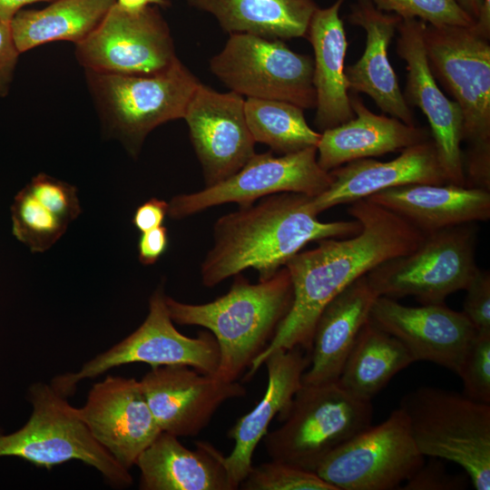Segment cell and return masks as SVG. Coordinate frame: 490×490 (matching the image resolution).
I'll use <instances>...</instances> for the list:
<instances>
[{"label": "cell", "mask_w": 490, "mask_h": 490, "mask_svg": "<svg viewBox=\"0 0 490 490\" xmlns=\"http://www.w3.org/2000/svg\"><path fill=\"white\" fill-rule=\"evenodd\" d=\"M348 212L361 224L357 234L320 240L316 248L300 250L286 262L293 286L291 308L244 379L252 378L277 350L300 348L309 355L324 307L382 262L414 250L425 237L403 218L368 199L351 203Z\"/></svg>", "instance_id": "6da1fadb"}, {"label": "cell", "mask_w": 490, "mask_h": 490, "mask_svg": "<svg viewBox=\"0 0 490 490\" xmlns=\"http://www.w3.org/2000/svg\"><path fill=\"white\" fill-rule=\"evenodd\" d=\"M309 198L296 192L275 193L219 218L213 245L201 263L202 284L214 287L247 269L256 270L259 280L267 279L308 243L360 230L356 219L320 221L309 210Z\"/></svg>", "instance_id": "7a4b0ae2"}, {"label": "cell", "mask_w": 490, "mask_h": 490, "mask_svg": "<svg viewBox=\"0 0 490 490\" xmlns=\"http://www.w3.org/2000/svg\"><path fill=\"white\" fill-rule=\"evenodd\" d=\"M293 286L284 266L270 278L250 283L235 275L229 291L203 304H189L166 296L172 320L200 326L216 338L220 349L217 377L238 381L262 353L289 313Z\"/></svg>", "instance_id": "3957f363"}, {"label": "cell", "mask_w": 490, "mask_h": 490, "mask_svg": "<svg viewBox=\"0 0 490 490\" xmlns=\"http://www.w3.org/2000/svg\"><path fill=\"white\" fill-rule=\"evenodd\" d=\"M429 69L461 109L465 166L490 167V44L471 26L431 25L423 32Z\"/></svg>", "instance_id": "277c9868"}, {"label": "cell", "mask_w": 490, "mask_h": 490, "mask_svg": "<svg viewBox=\"0 0 490 490\" xmlns=\"http://www.w3.org/2000/svg\"><path fill=\"white\" fill-rule=\"evenodd\" d=\"M418 450L460 466L476 490L490 489V405L434 387L407 393L398 407Z\"/></svg>", "instance_id": "5b68a950"}, {"label": "cell", "mask_w": 490, "mask_h": 490, "mask_svg": "<svg viewBox=\"0 0 490 490\" xmlns=\"http://www.w3.org/2000/svg\"><path fill=\"white\" fill-rule=\"evenodd\" d=\"M372 417L371 400L338 381L302 384L282 425L263 437L265 449L271 460L315 472L330 452L370 426Z\"/></svg>", "instance_id": "8992f818"}, {"label": "cell", "mask_w": 490, "mask_h": 490, "mask_svg": "<svg viewBox=\"0 0 490 490\" xmlns=\"http://www.w3.org/2000/svg\"><path fill=\"white\" fill-rule=\"evenodd\" d=\"M87 85L105 129L135 154L157 126L183 118L200 82L179 58L152 75L85 70Z\"/></svg>", "instance_id": "52a82bcc"}, {"label": "cell", "mask_w": 490, "mask_h": 490, "mask_svg": "<svg viewBox=\"0 0 490 490\" xmlns=\"http://www.w3.org/2000/svg\"><path fill=\"white\" fill-rule=\"evenodd\" d=\"M28 399L32 413L27 422L11 434L0 433V457H19L45 468L79 460L94 467L113 486L132 484L129 470L93 438L76 407L50 384H33Z\"/></svg>", "instance_id": "ba28073f"}, {"label": "cell", "mask_w": 490, "mask_h": 490, "mask_svg": "<svg viewBox=\"0 0 490 490\" xmlns=\"http://www.w3.org/2000/svg\"><path fill=\"white\" fill-rule=\"evenodd\" d=\"M476 222L425 234L409 253L389 259L368 274L378 296L413 297L422 304H442L465 290L479 268L475 263Z\"/></svg>", "instance_id": "9c48e42d"}, {"label": "cell", "mask_w": 490, "mask_h": 490, "mask_svg": "<svg viewBox=\"0 0 490 490\" xmlns=\"http://www.w3.org/2000/svg\"><path fill=\"white\" fill-rule=\"evenodd\" d=\"M132 363H145L152 368L183 365L214 375L220 363V349L210 331L191 338L176 329L168 311L164 289L159 287L150 297L146 318L135 331L83 364L78 371L54 377L50 385L67 397L82 380Z\"/></svg>", "instance_id": "30bf717a"}, {"label": "cell", "mask_w": 490, "mask_h": 490, "mask_svg": "<svg viewBox=\"0 0 490 490\" xmlns=\"http://www.w3.org/2000/svg\"><path fill=\"white\" fill-rule=\"evenodd\" d=\"M313 58L290 50L282 41L230 34L210 60L211 73L231 92L246 98L316 107Z\"/></svg>", "instance_id": "8fae6325"}, {"label": "cell", "mask_w": 490, "mask_h": 490, "mask_svg": "<svg viewBox=\"0 0 490 490\" xmlns=\"http://www.w3.org/2000/svg\"><path fill=\"white\" fill-rule=\"evenodd\" d=\"M425 464L404 412L397 407L330 452L315 473L337 490H391Z\"/></svg>", "instance_id": "7c38bea8"}, {"label": "cell", "mask_w": 490, "mask_h": 490, "mask_svg": "<svg viewBox=\"0 0 490 490\" xmlns=\"http://www.w3.org/2000/svg\"><path fill=\"white\" fill-rule=\"evenodd\" d=\"M75 56L84 70L127 75L159 74L178 59L168 24L156 6L130 13L116 2L75 44Z\"/></svg>", "instance_id": "4fadbf2b"}, {"label": "cell", "mask_w": 490, "mask_h": 490, "mask_svg": "<svg viewBox=\"0 0 490 490\" xmlns=\"http://www.w3.org/2000/svg\"><path fill=\"white\" fill-rule=\"evenodd\" d=\"M332 181L329 172L318 163L317 147L274 156L271 152L255 153L237 172L216 184L169 202L168 215L182 219L211 207L234 202L246 206L258 199L279 192L309 197L326 191Z\"/></svg>", "instance_id": "5bb4252c"}, {"label": "cell", "mask_w": 490, "mask_h": 490, "mask_svg": "<svg viewBox=\"0 0 490 490\" xmlns=\"http://www.w3.org/2000/svg\"><path fill=\"white\" fill-rule=\"evenodd\" d=\"M243 96L200 83L184 113L206 187L229 178L256 153Z\"/></svg>", "instance_id": "9a60e30c"}, {"label": "cell", "mask_w": 490, "mask_h": 490, "mask_svg": "<svg viewBox=\"0 0 490 490\" xmlns=\"http://www.w3.org/2000/svg\"><path fill=\"white\" fill-rule=\"evenodd\" d=\"M139 382L160 429L177 437L198 436L223 403L247 394L238 381L183 365L152 368Z\"/></svg>", "instance_id": "2e32d148"}, {"label": "cell", "mask_w": 490, "mask_h": 490, "mask_svg": "<svg viewBox=\"0 0 490 490\" xmlns=\"http://www.w3.org/2000/svg\"><path fill=\"white\" fill-rule=\"evenodd\" d=\"M425 25L415 18L402 19L397 25V53L407 64L402 93L408 106L419 108L426 115L447 182L465 186L462 113L458 104L444 94L429 69L423 41Z\"/></svg>", "instance_id": "e0dca14e"}, {"label": "cell", "mask_w": 490, "mask_h": 490, "mask_svg": "<svg viewBox=\"0 0 490 490\" xmlns=\"http://www.w3.org/2000/svg\"><path fill=\"white\" fill-rule=\"evenodd\" d=\"M76 410L93 438L128 470L162 432L132 377H106Z\"/></svg>", "instance_id": "ac0fdd59"}, {"label": "cell", "mask_w": 490, "mask_h": 490, "mask_svg": "<svg viewBox=\"0 0 490 490\" xmlns=\"http://www.w3.org/2000/svg\"><path fill=\"white\" fill-rule=\"evenodd\" d=\"M369 319L397 338L414 362L429 361L456 375L476 332L462 311L444 303L408 307L384 296L374 301Z\"/></svg>", "instance_id": "d6986e66"}, {"label": "cell", "mask_w": 490, "mask_h": 490, "mask_svg": "<svg viewBox=\"0 0 490 490\" xmlns=\"http://www.w3.org/2000/svg\"><path fill=\"white\" fill-rule=\"evenodd\" d=\"M329 173L332 177L329 187L309 198V210L315 215L401 185L447 183L432 139L402 150L399 156L391 161L359 159L337 167Z\"/></svg>", "instance_id": "ffe728a7"}, {"label": "cell", "mask_w": 490, "mask_h": 490, "mask_svg": "<svg viewBox=\"0 0 490 490\" xmlns=\"http://www.w3.org/2000/svg\"><path fill=\"white\" fill-rule=\"evenodd\" d=\"M347 19L352 25L363 28L367 36L361 57L345 67L348 90L368 94L383 113L407 125H416L387 57L388 46L402 18L378 10L370 0H357Z\"/></svg>", "instance_id": "44dd1931"}, {"label": "cell", "mask_w": 490, "mask_h": 490, "mask_svg": "<svg viewBox=\"0 0 490 490\" xmlns=\"http://www.w3.org/2000/svg\"><path fill=\"white\" fill-rule=\"evenodd\" d=\"M263 365L268 370V385L262 398L252 410L239 418L227 434L234 441V447L225 456V466L236 489L250 472L254 451L271 421L277 416L282 422L287 416L294 396L302 386L309 356L300 348L277 350Z\"/></svg>", "instance_id": "7402d4cb"}, {"label": "cell", "mask_w": 490, "mask_h": 490, "mask_svg": "<svg viewBox=\"0 0 490 490\" xmlns=\"http://www.w3.org/2000/svg\"><path fill=\"white\" fill-rule=\"evenodd\" d=\"M378 297L364 275L334 297L320 312L314 328L309 366L302 384L338 381L347 357Z\"/></svg>", "instance_id": "603a6c76"}, {"label": "cell", "mask_w": 490, "mask_h": 490, "mask_svg": "<svg viewBox=\"0 0 490 490\" xmlns=\"http://www.w3.org/2000/svg\"><path fill=\"white\" fill-rule=\"evenodd\" d=\"M349 100L355 116L320 132L317 160L327 172L356 160L401 152L432 139L431 132L426 128L374 113L357 93L350 92Z\"/></svg>", "instance_id": "cb8c5ba5"}, {"label": "cell", "mask_w": 490, "mask_h": 490, "mask_svg": "<svg viewBox=\"0 0 490 490\" xmlns=\"http://www.w3.org/2000/svg\"><path fill=\"white\" fill-rule=\"evenodd\" d=\"M367 199L425 234L490 218L489 190L466 185L412 183L381 191Z\"/></svg>", "instance_id": "d4e9b609"}, {"label": "cell", "mask_w": 490, "mask_h": 490, "mask_svg": "<svg viewBox=\"0 0 490 490\" xmlns=\"http://www.w3.org/2000/svg\"><path fill=\"white\" fill-rule=\"evenodd\" d=\"M179 437L161 432L138 456L142 490H235L225 456L211 443L185 447Z\"/></svg>", "instance_id": "484cf974"}, {"label": "cell", "mask_w": 490, "mask_h": 490, "mask_svg": "<svg viewBox=\"0 0 490 490\" xmlns=\"http://www.w3.org/2000/svg\"><path fill=\"white\" fill-rule=\"evenodd\" d=\"M345 0L318 7L306 38L314 51L313 85L316 92L315 125L321 132L351 120L355 114L345 75L348 43L339 11Z\"/></svg>", "instance_id": "4316f807"}, {"label": "cell", "mask_w": 490, "mask_h": 490, "mask_svg": "<svg viewBox=\"0 0 490 490\" xmlns=\"http://www.w3.org/2000/svg\"><path fill=\"white\" fill-rule=\"evenodd\" d=\"M213 15L230 34H250L268 39L306 37L314 0H185Z\"/></svg>", "instance_id": "83f0119b"}, {"label": "cell", "mask_w": 490, "mask_h": 490, "mask_svg": "<svg viewBox=\"0 0 490 490\" xmlns=\"http://www.w3.org/2000/svg\"><path fill=\"white\" fill-rule=\"evenodd\" d=\"M116 0H54L39 10L20 9L11 19L19 53L38 45L83 40L102 21Z\"/></svg>", "instance_id": "f1b7e54d"}, {"label": "cell", "mask_w": 490, "mask_h": 490, "mask_svg": "<svg viewBox=\"0 0 490 490\" xmlns=\"http://www.w3.org/2000/svg\"><path fill=\"white\" fill-rule=\"evenodd\" d=\"M412 363L406 347L368 318L347 357L338 383L353 395L371 400Z\"/></svg>", "instance_id": "f546056e"}, {"label": "cell", "mask_w": 490, "mask_h": 490, "mask_svg": "<svg viewBox=\"0 0 490 490\" xmlns=\"http://www.w3.org/2000/svg\"><path fill=\"white\" fill-rule=\"evenodd\" d=\"M301 107L279 100L246 98L244 112L256 142L279 154L317 147L320 132L308 124Z\"/></svg>", "instance_id": "4dcf8cb0"}, {"label": "cell", "mask_w": 490, "mask_h": 490, "mask_svg": "<svg viewBox=\"0 0 490 490\" xmlns=\"http://www.w3.org/2000/svg\"><path fill=\"white\" fill-rule=\"evenodd\" d=\"M11 220L14 236L33 252L48 250L70 223L39 201L26 187L14 199Z\"/></svg>", "instance_id": "1f68e13d"}, {"label": "cell", "mask_w": 490, "mask_h": 490, "mask_svg": "<svg viewBox=\"0 0 490 490\" xmlns=\"http://www.w3.org/2000/svg\"><path fill=\"white\" fill-rule=\"evenodd\" d=\"M239 488L243 490H337L315 472L277 460L252 466Z\"/></svg>", "instance_id": "d6a6232c"}, {"label": "cell", "mask_w": 490, "mask_h": 490, "mask_svg": "<svg viewBox=\"0 0 490 490\" xmlns=\"http://www.w3.org/2000/svg\"><path fill=\"white\" fill-rule=\"evenodd\" d=\"M385 13L402 19L415 18L431 25L471 26L473 19L456 0H370Z\"/></svg>", "instance_id": "836d02e7"}, {"label": "cell", "mask_w": 490, "mask_h": 490, "mask_svg": "<svg viewBox=\"0 0 490 490\" xmlns=\"http://www.w3.org/2000/svg\"><path fill=\"white\" fill-rule=\"evenodd\" d=\"M457 375L466 397L490 405V330L475 332Z\"/></svg>", "instance_id": "e575fe53"}, {"label": "cell", "mask_w": 490, "mask_h": 490, "mask_svg": "<svg viewBox=\"0 0 490 490\" xmlns=\"http://www.w3.org/2000/svg\"><path fill=\"white\" fill-rule=\"evenodd\" d=\"M25 187L39 201L69 222L81 211L76 188L64 181L39 173Z\"/></svg>", "instance_id": "d590c367"}, {"label": "cell", "mask_w": 490, "mask_h": 490, "mask_svg": "<svg viewBox=\"0 0 490 490\" xmlns=\"http://www.w3.org/2000/svg\"><path fill=\"white\" fill-rule=\"evenodd\" d=\"M462 313L476 331L490 330V273L478 270L465 289Z\"/></svg>", "instance_id": "8d00e7d4"}, {"label": "cell", "mask_w": 490, "mask_h": 490, "mask_svg": "<svg viewBox=\"0 0 490 490\" xmlns=\"http://www.w3.org/2000/svg\"><path fill=\"white\" fill-rule=\"evenodd\" d=\"M402 489L405 490H452L466 488V479L446 472L445 466L438 461H431L423 465L414 474Z\"/></svg>", "instance_id": "74e56055"}, {"label": "cell", "mask_w": 490, "mask_h": 490, "mask_svg": "<svg viewBox=\"0 0 490 490\" xmlns=\"http://www.w3.org/2000/svg\"><path fill=\"white\" fill-rule=\"evenodd\" d=\"M10 22L0 18V96L6 95L9 91L20 54Z\"/></svg>", "instance_id": "f35d334b"}, {"label": "cell", "mask_w": 490, "mask_h": 490, "mask_svg": "<svg viewBox=\"0 0 490 490\" xmlns=\"http://www.w3.org/2000/svg\"><path fill=\"white\" fill-rule=\"evenodd\" d=\"M168 231L164 226L142 232L138 241L139 260L142 264L155 263L166 251Z\"/></svg>", "instance_id": "ab89813d"}, {"label": "cell", "mask_w": 490, "mask_h": 490, "mask_svg": "<svg viewBox=\"0 0 490 490\" xmlns=\"http://www.w3.org/2000/svg\"><path fill=\"white\" fill-rule=\"evenodd\" d=\"M168 202L152 198L136 209L132 223L141 232L160 227L168 215Z\"/></svg>", "instance_id": "60d3db41"}, {"label": "cell", "mask_w": 490, "mask_h": 490, "mask_svg": "<svg viewBox=\"0 0 490 490\" xmlns=\"http://www.w3.org/2000/svg\"><path fill=\"white\" fill-rule=\"evenodd\" d=\"M39 1L54 0H0V18L11 21L13 16L24 5Z\"/></svg>", "instance_id": "b9f144b4"}, {"label": "cell", "mask_w": 490, "mask_h": 490, "mask_svg": "<svg viewBox=\"0 0 490 490\" xmlns=\"http://www.w3.org/2000/svg\"><path fill=\"white\" fill-rule=\"evenodd\" d=\"M116 4L123 10L130 13H138L150 6L155 5L160 6H168V0H116Z\"/></svg>", "instance_id": "7bdbcfd3"}, {"label": "cell", "mask_w": 490, "mask_h": 490, "mask_svg": "<svg viewBox=\"0 0 490 490\" xmlns=\"http://www.w3.org/2000/svg\"><path fill=\"white\" fill-rule=\"evenodd\" d=\"M475 27L479 34L490 39V0H483Z\"/></svg>", "instance_id": "ee69618b"}, {"label": "cell", "mask_w": 490, "mask_h": 490, "mask_svg": "<svg viewBox=\"0 0 490 490\" xmlns=\"http://www.w3.org/2000/svg\"><path fill=\"white\" fill-rule=\"evenodd\" d=\"M458 5L475 20H476L483 0H456Z\"/></svg>", "instance_id": "f6af8a7d"}]
</instances>
